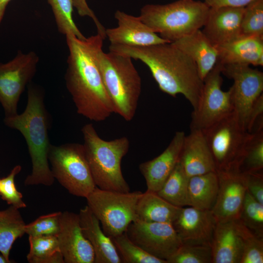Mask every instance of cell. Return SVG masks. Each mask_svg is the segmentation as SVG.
I'll list each match as a JSON object with an SVG mask.
<instances>
[{
    "instance_id": "cell-43",
    "label": "cell",
    "mask_w": 263,
    "mask_h": 263,
    "mask_svg": "<svg viewBox=\"0 0 263 263\" xmlns=\"http://www.w3.org/2000/svg\"><path fill=\"white\" fill-rule=\"evenodd\" d=\"M11 0H0V25L2 21L8 4Z\"/></svg>"
},
{
    "instance_id": "cell-1",
    "label": "cell",
    "mask_w": 263,
    "mask_h": 263,
    "mask_svg": "<svg viewBox=\"0 0 263 263\" xmlns=\"http://www.w3.org/2000/svg\"><path fill=\"white\" fill-rule=\"evenodd\" d=\"M109 50L141 61L148 67L161 91L173 97L181 94L193 111L197 109L204 81L195 63L172 43L148 46L110 45Z\"/></svg>"
},
{
    "instance_id": "cell-21",
    "label": "cell",
    "mask_w": 263,
    "mask_h": 263,
    "mask_svg": "<svg viewBox=\"0 0 263 263\" xmlns=\"http://www.w3.org/2000/svg\"><path fill=\"white\" fill-rule=\"evenodd\" d=\"M179 162L190 177L216 171V166L202 131L190 130L185 136Z\"/></svg>"
},
{
    "instance_id": "cell-18",
    "label": "cell",
    "mask_w": 263,
    "mask_h": 263,
    "mask_svg": "<svg viewBox=\"0 0 263 263\" xmlns=\"http://www.w3.org/2000/svg\"><path fill=\"white\" fill-rule=\"evenodd\" d=\"M244 7L210 8L202 30L215 46L233 41L241 36V22Z\"/></svg>"
},
{
    "instance_id": "cell-3",
    "label": "cell",
    "mask_w": 263,
    "mask_h": 263,
    "mask_svg": "<svg viewBox=\"0 0 263 263\" xmlns=\"http://www.w3.org/2000/svg\"><path fill=\"white\" fill-rule=\"evenodd\" d=\"M7 127L19 131L24 137L32 162V171L25 179V186L52 185L55 181L49 165L50 118L44 103V92L38 86H27V103L20 114L5 117Z\"/></svg>"
},
{
    "instance_id": "cell-4",
    "label": "cell",
    "mask_w": 263,
    "mask_h": 263,
    "mask_svg": "<svg viewBox=\"0 0 263 263\" xmlns=\"http://www.w3.org/2000/svg\"><path fill=\"white\" fill-rule=\"evenodd\" d=\"M89 38L114 113L127 121L132 120L136 112L142 85L132 58L111 51L104 52L102 48L104 39L97 34Z\"/></svg>"
},
{
    "instance_id": "cell-26",
    "label": "cell",
    "mask_w": 263,
    "mask_h": 263,
    "mask_svg": "<svg viewBox=\"0 0 263 263\" xmlns=\"http://www.w3.org/2000/svg\"><path fill=\"white\" fill-rule=\"evenodd\" d=\"M218 189L219 180L216 171L189 177V206L211 210L216 201Z\"/></svg>"
},
{
    "instance_id": "cell-33",
    "label": "cell",
    "mask_w": 263,
    "mask_h": 263,
    "mask_svg": "<svg viewBox=\"0 0 263 263\" xmlns=\"http://www.w3.org/2000/svg\"><path fill=\"white\" fill-rule=\"evenodd\" d=\"M237 220L254 234L263 237V205L247 191Z\"/></svg>"
},
{
    "instance_id": "cell-8",
    "label": "cell",
    "mask_w": 263,
    "mask_h": 263,
    "mask_svg": "<svg viewBox=\"0 0 263 263\" xmlns=\"http://www.w3.org/2000/svg\"><path fill=\"white\" fill-rule=\"evenodd\" d=\"M48 159L55 179L72 195L86 198L96 187L82 144L51 145Z\"/></svg>"
},
{
    "instance_id": "cell-7",
    "label": "cell",
    "mask_w": 263,
    "mask_h": 263,
    "mask_svg": "<svg viewBox=\"0 0 263 263\" xmlns=\"http://www.w3.org/2000/svg\"><path fill=\"white\" fill-rule=\"evenodd\" d=\"M142 193L109 190L96 187L86 199L104 233L112 239L124 233L136 220V206Z\"/></svg>"
},
{
    "instance_id": "cell-23",
    "label": "cell",
    "mask_w": 263,
    "mask_h": 263,
    "mask_svg": "<svg viewBox=\"0 0 263 263\" xmlns=\"http://www.w3.org/2000/svg\"><path fill=\"white\" fill-rule=\"evenodd\" d=\"M171 43L195 63L199 75L204 81L217 62L218 52L216 47L200 29Z\"/></svg>"
},
{
    "instance_id": "cell-29",
    "label": "cell",
    "mask_w": 263,
    "mask_h": 263,
    "mask_svg": "<svg viewBox=\"0 0 263 263\" xmlns=\"http://www.w3.org/2000/svg\"><path fill=\"white\" fill-rule=\"evenodd\" d=\"M29 263H64L56 236H29Z\"/></svg>"
},
{
    "instance_id": "cell-36",
    "label": "cell",
    "mask_w": 263,
    "mask_h": 263,
    "mask_svg": "<svg viewBox=\"0 0 263 263\" xmlns=\"http://www.w3.org/2000/svg\"><path fill=\"white\" fill-rule=\"evenodd\" d=\"M240 223L244 243L240 263H263V237L254 234Z\"/></svg>"
},
{
    "instance_id": "cell-13",
    "label": "cell",
    "mask_w": 263,
    "mask_h": 263,
    "mask_svg": "<svg viewBox=\"0 0 263 263\" xmlns=\"http://www.w3.org/2000/svg\"><path fill=\"white\" fill-rule=\"evenodd\" d=\"M222 65V73L233 80L231 88L234 113L240 125L246 130V121L251 108L263 94V73L247 64Z\"/></svg>"
},
{
    "instance_id": "cell-44",
    "label": "cell",
    "mask_w": 263,
    "mask_h": 263,
    "mask_svg": "<svg viewBox=\"0 0 263 263\" xmlns=\"http://www.w3.org/2000/svg\"><path fill=\"white\" fill-rule=\"evenodd\" d=\"M11 262L8 261L1 254L0 255V263H11Z\"/></svg>"
},
{
    "instance_id": "cell-5",
    "label": "cell",
    "mask_w": 263,
    "mask_h": 263,
    "mask_svg": "<svg viewBox=\"0 0 263 263\" xmlns=\"http://www.w3.org/2000/svg\"><path fill=\"white\" fill-rule=\"evenodd\" d=\"M81 132L85 155L96 186L105 190L130 191L121 167L122 158L129 151V139L122 136L105 140L91 123L85 124Z\"/></svg>"
},
{
    "instance_id": "cell-32",
    "label": "cell",
    "mask_w": 263,
    "mask_h": 263,
    "mask_svg": "<svg viewBox=\"0 0 263 263\" xmlns=\"http://www.w3.org/2000/svg\"><path fill=\"white\" fill-rule=\"evenodd\" d=\"M112 241L121 258L125 263H167L157 258L135 244L125 232L112 238Z\"/></svg>"
},
{
    "instance_id": "cell-28",
    "label": "cell",
    "mask_w": 263,
    "mask_h": 263,
    "mask_svg": "<svg viewBox=\"0 0 263 263\" xmlns=\"http://www.w3.org/2000/svg\"><path fill=\"white\" fill-rule=\"evenodd\" d=\"M186 174L179 161L157 194L171 204L180 207L189 206L188 182Z\"/></svg>"
},
{
    "instance_id": "cell-41",
    "label": "cell",
    "mask_w": 263,
    "mask_h": 263,
    "mask_svg": "<svg viewBox=\"0 0 263 263\" xmlns=\"http://www.w3.org/2000/svg\"><path fill=\"white\" fill-rule=\"evenodd\" d=\"M74 8L76 9L78 15L81 17L87 16L94 21L97 31L104 39L106 38V29L98 19L93 11L89 6L86 0H73Z\"/></svg>"
},
{
    "instance_id": "cell-14",
    "label": "cell",
    "mask_w": 263,
    "mask_h": 263,
    "mask_svg": "<svg viewBox=\"0 0 263 263\" xmlns=\"http://www.w3.org/2000/svg\"><path fill=\"white\" fill-rule=\"evenodd\" d=\"M216 172L219 189L212 212L217 222L237 220L247 192L244 175L234 169Z\"/></svg>"
},
{
    "instance_id": "cell-19",
    "label": "cell",
    "mask_w": 263,
    "mask_h": 263,
    "mask_svg": "<svg viewBox=\"0 0 263 263\" xmlns=\"http://www.w3.org/2000/svg\"><path fill=\"white\" fill-rule=\"evenodd\" d=\"M185 136L183 131L176 132L162 153L139 165V170L146 181L147 190L157 192L161 188L179 161Z\"/></svg>"
},
{
    "instance_id": "cell-17",
    "label": "cell",
    "mask_w": 263,
    "mask_h": 263,
    "mask_svg": "<svg viewBox=\"0 0 263 263\" xmlns=\"http://www.w3.org/2000/svg\"><path fill=\"white\" fill-rule=\"evenodd\" d=\"M114 17L117 20V26L106 29V37L110 45L148 46L169 43L152 31L139 17L117 10Z\"/></svg>"
},
{
    "instance_id": "cell-6",
    "label": "cell",
    "mask_w": 263,
    "mask_h": 263,
    "mask_svg": "<svg viewBox=\"0 0 263 263\" xmlns=\"http://www.w3.org/2000/svg\"><path fill=\"white\" fill-rule=\"evenodd\" d=\"M209 9L204 1L178 0L166 4H146L139 17L152 31L172 42L203 27Z\"/></svg>"
},
{
    "instance_id": "cell-35",
    "label": "cell",
    "mask_w": 263,
    "mask_h": 263,
    "mask_svg": "<svg viewBox=\"0 0 263 263\" xmlns=\"http://www.w3.org/2000/svg\"><path fill=\"white\" fill-rule=\"evenodd\" d=\"M210 245L182 243L168 263H211Z\"/></svg>"
},
{
    "instance_id": "cell-25",
    "label": "cell",
    "mask_w": 263,
    "mask_h": 263,
    "mask_svg": "<svg viewBox=\"0 0 263 263\" xmlns=\"http://www.w3.org/2000/svg\"><path fill=\"white\" fill-rule=\"evenodd\" d=\"M181 208L169 203L156 192L147 189L137 202L136 220L172 224L178 216Z\"/></svg>"
},
{
    "instance_id": "cell-30",
    "label": "cell",
    "mask_w": 263,
    "mask_h": 263,
    "mask_svg": "<svg viewBox=\"0 0 263 263\" xmlns=\"http://www.w3.org/2000/svg\"><path fill=\"white\" fill-rule=\"evenodd\" d=\"M234 169L243 173L263 171V129L249 133Z\"/></svg>"
},
{
    "instance_id": "cell-34",
    "label": "cell",
    "mask_w": 263,
    "mask_h": 263,
    "mask_svg": "<svg viewBox=\"0 0 263 263\" xmlns=\"http://www.w3.org/2000/svg\"><path fill=\"white\" fill-rule=\"evenodd\" d=\"M241 31L242 37L263 38V0H253L244 7Z\"/></svg>"
},
{
    "instance_id": "cell-22",
    "label": "cell",
    "mask_w": 263,
    "mask_h": 263,
    "mask_svg": "<svg viewBox=\"0 0 263 263\" xmlns=\"http://www.w3.org/2000/svg\"><path fill=\"white\" fill-rule=\"evenodd\" d=\"M78 216L82 232L94 252V263H121L112 239L104 233L99 220L88 206L80 209Z\"/></svg>"
},
{
    "instance_id": "cell-24",
    "label": "cell",
    "mask_w": 263,
    "mask_h": 263,
    "mask_svg": "<svg viewBox=\"0 0 263 263\" xmlns=\"http://www.w3.org/2000/svg\"><path fill=\"white\" fill-rule=\"evenodd\" d=\"M215 46L218 52V61L222 64L263 65V38L241 37Z\"/></svg>"
},
{
    "instance_id": "cell-20",
    "label": "cell",
    "mask_w": 263,
    "mask_h": 263,
    "mask_svg": "<svg viewBox=\"0 0 263 263\" xmlns=\"http://www.w3.org/2000/svg\"><path fill=\"white\" fill-rule=\"evenodd\" d=\"M243 244L238 220L217 222L210 244L211 263H240Z\"/></svg>"
},
{
    "instance_id": "cell-2",
    "label": "cell",
    "mask_w": 263,
    "mask_h": 263,
    "mask_svg": "<svg viewBox=\"0 0 263 263\" xmlns=\"http://www.w3.org/2000/svg\"><path fill=\"white\" fill-rule=\"evenodd\" d=\"M66 38L69 55L65 80L77 113L91 121H104L114 110L95 63L90 40L89 38L80 40L71 35Z\"/></svg>"
},
{
    "instance_id": "cell-10",
    "label": "cell",
    "mask_w": 263,
    "mask_h": 263,
    "mask_svg": "<svg viewBox=\"0 0 263 263\" xmlns=\"http://www.w3.org/2000/svg\"><path fill=\"white\" fill-rule=\"evenodd\" d=\"M216 170L234 169L249 135L234 113L202 131Z\"/></svg>"
},
{
    "instance_id": "cell-16",
    "label": "cell",
    "mask_w": 263,
    "mask_h": 263,
    "mask_svg": "<svg viewBox=\"0 0 263 263\" xmlns=\"http://www.w3.org/2000/svg\"><path fill=\"white\" fill-rule=\"evenodd\" d=\"M217 221L212 211L183 207L172 225L182 243L210 245Z\"/></svg>"
},
{
    "instance_id": "cell-40",
    "label": "cell",
    "mask_w": 263,
    "mask_h": 263,
    "mask_svg": "<svg viewBox=\"0 0 263 263\" xmlns=\"http://www.w3.org/2000/svg\"><path fill=\"white\" fill-rule=\"evenodd\" d=\"M247 191L263 205V171L244 173Z\"/></svg>"
},
{
    "instance_id": "cell-39",
    "label": "cell",
    "mask_w": 263,
    "mask_h": 263,
    "mask_svg": "<svg viewBox=\"0 0 263 263\" xmlns=\"http://www.w3.org/2000/svg\"><path fill=\"white\" fill-rule=\"evenodd\" d=\"M246 131L252 133L263 129V95L255 101L249 112L245 127Z\"/></svg>"
},
{
    "instance_id": "cell-38",
    "label": "cell",
    "mask_w": 263,
    "mask_h": 263,
    "mask_svg": "<svg viewBox=\"0 0 263 263\" xmlns=\"http://www.w3.org/2000/svg\"><path fill=\"white\" fill-rule=\"evenodd\" d=\"M21 169V166L17 165L7 176L0 179V197L8 205L19 209L26 207L22 194L17 189L15 182V177Z\"/></svg>"
},
{
    "instance_id": "cell-27",
    "label": "cell",
    "mask_w": 263,
    "mask_h": 263,
    "mask_svg": "<svg viewBox=\"0 0 263 263\" xmlns=\"http://www.w3.org/2000/svg\"><path fill=\"white\" fill-rule=\"evenodd\" d=\"M12 206L0 210V253L8 261L15 242L25 233L26 225L19 210Z\"/></svg>"
},
{
    "instance_id": "cell-37",
    "label": "cell",
    "mask_w": 263,
    "mask_h": 263,
    "mask_svg": "<svg viewBox=\"0 0 263 263\" xmlns=\"http://www.w3.org/2000/svg\"><path fill=\"white\" fill-rule=\"evenodd\" d=\"M62 212L57 211L38 217L26 224L25 233L31 236H56L59 232Z\"/></svg>"
},
{
    "instance_id": "cell-9",
    "label": "cell",
    "mask_w": 263,
    "mask_h": 263,
    "mask_svg": "<svg viewBox=\"0 0 263 263\" xmlns=\"http://www.w3.org/2000/svg\"><path fill=\"white\" fill-rule=\"evenodd\" d=\"M222 65L218 61L204 80L197 109L191 113L190 130L203 131L234 112L232 89H221Z\"/></svg>"
},
{
    "instance_id": "cell-12",
    "label": "cell",
    "mask_w": 263,
    "mask_h": 263,
    "mask_svg": "<svg viewBox=\"0 0 263 263\" xmlns=\"http://www.w3.org/2000/svg\"><path fill=\"white\" fill-rule=\"evenodd\" d=\"M125 232L146 252L167 262L182 244L171 223L137 220L129 225Z\"/></svg>"
},
{
    "instance_id": "cell-11",
    "label": "cell",
    "mask_w": 263,
    "mask_h": 263,
    "mask_svg": "<svg viewBox=\"0 0 263 263\" xmlns=\"http://www.w3.org/2000/svg\"><path fill=\"white\" fill-rule=\"evenodd\" d=\"M38 62L39 57L34 51L23 53L19 51L12 59L0 62V103L5 117L18 113L20 97L34 77Z\"/></svg>"
},
{
    "instance_id": "cell-31",
    "label": "cell",
    "mask_w": 263,
    "mask_h": 263,
    "mask_svg": "<svg viewBox=\"0 0 263 263\" xmlns=\"http://www.w3.org/2000/svg\"><path fill=\"white\" fill-rule=\"evenodd\" d=\"M53 11L58 32L66 36H74L80 40L86 38L77 28L73 19V0H46Z\"/></svg>"
},
{
    "instance_id": "cell-45",
    "label": "cell",
    "mask_w": 263,
    "mask_h": 263,
    "mask_svg": "<svg viewBox=\"0 0 263 263\" xmlns=\"http://www.w3.org/2000/svg\"></svg>"
},
{
    "instance_id": "cell-15",
    "label": "cell",
    "mask_w": 263,
    "mask_h": 263,
    "mask_svg": "<svg viewBox=\"0 0 263 263\" xmlns=\"http://www.w3.org/2000/svg\"><path fill=\"white\" fill-rule=\"evenodd\" d=\"M56 237L64 263H94V252L82 232L78 214L62 212Z\"/></svg>"
},
{
    "instance_id": "cell-42",
    "label": "cell",
    "mask_w": 263,
    "mask_h": 263,
    "mask_svg": "<svg viewBox=\"0 0 263 263\" xmlns=\"http://www.w3.org/2000/svg\"><path fill=\"white\" fill-rule=\"evenodd\" d=\"M253 0H205L204 2L210 8L223 6L244 7Z\"/></svg>"
}]
</instances>
